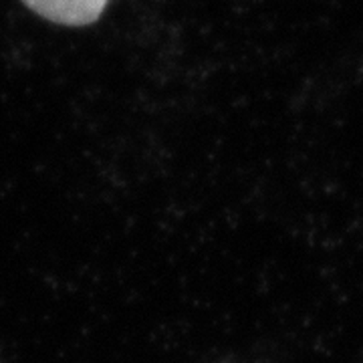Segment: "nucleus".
Instances as JSON below:
<instances>
[{"label": "nucleus", "mask_w": 363, "mask_h": 363, "mask_svg": "<svg viewBox=\"0 0 363 363\" xmlns=\"http://www.w3.org/2000/svg\"><path fill=\"white\" fill-rule=\"evenodd\" d=\"M28 11L63 26H87L101 18L109 0H21Z\"/></svg>", "instance_id": "f257e3e1"}]
</instances>
